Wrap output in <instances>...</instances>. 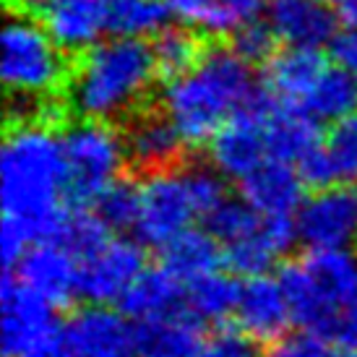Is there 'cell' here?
Returning <instances> with one entry per match:
<instances>
[{"label": "cell", "mask_w": 357, "mask_h": 357, "mask_svg": "<svg viewBox=\"0 0 357 357\" xmlns=\"http://www.w3.org/2000/svg\"><path fill=\"white\" fill-rule=\"evenodd\" d=\"M326 339L337 349H347V352H357V303L349 305L347 310H342L331 328L326 331Z\"/></svg>", "instance_id": "d590c367"}, {"label": "cell", "mask_w": 357, "mask_h": 357, "mask_svg": "<svg viewBox=\"0 0 357 357\" xmlns=\"http://www.w3.org/2000/svg\"><path fill=\"white\" fill-rule=\"evenodd\" d=\"M185 298H188V284L162 264L154 268H144L136 277V282L126 289L118 305L130 321L146 324V321H157V318H167L180 310H188Z\"/></svg>", "instance_id": "d6986e66"}, {"label": "cell", "mask_w": 357, "mask_h": 357, "mask_svg": "<svg viewBox=\"0 0 357 357\" xmlns=\"http://www.w3.org/2000/svg\"><path fill=\"white\" fill-rule=\"evenodd\" d=\"M136 339L141 357H201L206 342L201 334V321L190 310L136 324Z\"/></svg>", "instance_id": "cb8c5ba5"}, {"label": "cell", "mask_w": 357, "mask_h": 357, "mask_svg": "<svg viewBox=\"0 0 357 357\" xmlns=\"http://www.w3.org/2000/svg\"><path fill=\"white\" fill-rule=\"evenodd\" d=\"M300 109L313 115L318 123H337L347 118L357 109V81L334 63L324 70Z\"/></svg>", "instance_id": "83f0119b"}, {"label": "cell", "mask_w": 357, "mask_h": 357, "mask_svg": "<svg viewBox=\"0 0 357 357\" xmlns=\"http://www.w3.org/2000/svg\"><path fill=\"white\" fill-rule=\"evenodd\" d=\"M60 342L68 357H136V324L123 310L86 305L76 310L60 328Z\"/></svg>", "instance_id": "8fae6325"}, {"label": "cell", "mask_w": 357, "mask_h": 357, "mask_svg": "<svg viewBox=\"0 0 357 357\" xmlns=\"http://www.w3.org/2000/svg\"><path fill=\"white\" fill-rule=\"evenodd\" d=\"M324 149L331 159L339 183L357 180V109L347 118L331 123Z\"/></svg>", "instance_id": "1f68e13d"}, {"label": "cell", "mask_w": 357, "mask_h": 357, "mask_svg": "<svg viewBox=\"0 0 357 357\" xmlns=\"http://www.w3.org/2000/svg\"><path fill=\"white\" fill-rule=\"evenodd\" d=\"M68 165V196L91 206L102 190L123 178L128 162L126 136L105 120H81L63 133Z\"/></svg>", "instance_id": "8992f818"}, {"label": "cell", "mask_w": 357, "mask_h": 357, "mask_svg": "<svg viewBox=\"0 0 357 357\" xmlns=\"http://www.w3.org/2000/svg\"><path fill=\"white\" fill-rule=\"evenodd\" d=\"M274 45H277V37L268 29L266 21H253L232 37V47L248 63H266L274 55Z\"/></svg>", "instance_id": "836d02e7"}, {"label": "cell", "mask_w": 357, "mask_h": 357, "mask_svg": "<svg viewBox=\"0 0 357 357\" xmlns=\"http://www.w3.org/2000/svg\"><path fill=\"white\" fill-rule=\"evenodd\" d=\"M264 21L284 47L318 50L334 42L337 19L321 0H268Z\"/></svg>", "instance_id": "e0dca14e"}, {"label": "cell", "mask_w": 357, "mask_h": 357, "mask_svg": "<svg viewBox=\"0 0 357 357\" xmlns=\"http://www.w3.org/2000/svg\"><path fill=\"white\" fill-rule=\"evenodd\" d=\"M58 307L31 292L13 271L0 284V349L3 357H31L58 342Z\"/></svg>", "instance_id": "52a82bcc"}, {"label": "cell", "mask_w": 357, "mask_h": 357, "mask_svg": "<svg viewBox=\"0 0 357 357\" xmlns=\"http://www.w3.org/2000/svg\"><path fill=\"white\" fill-rule=\"evenodd\" d=\"M337 352H331V342L326 337H321L316 331H298V334H284L277 339L266 357H334Z\"/></svg>", "instance_id": "d6a6232c"}, {"label": "cell", "mask_w": 357, "mask_h": 357, "mask_svg": "<svg viewBox=\"0 0 357 357\" xmlns=\"http://www.w3.org/2000/svg\"><path fill=\"white\" fill-rule=\"evenodd\" d=\"M157 76L151 42L112 34L81 52L66 84V102L81 120L115 123L141 107Z\"/></svg>", "instance_id": "3957f363"}, {"label": "cell", "mask_w": 357, "mask_h": 357, "mask_svg": "<svg viewBox=\"0 0 357 357\" xmlns=\"http://www.w3.org/2000/svg\"><path fill=\"white\" fill-rule=\"evenodd\" d=\"M261 94L253 63L235 47H211L183 76L167 81L162 112L175 123L188 146H204Z\"/></svg>", "instance_id": "7a4b0ae2"}, {"label": "cell", "mask_w": 357, "mask_h": 357, "mask_svg": "<svg viewBox=\"0 0 357 357\" xmlns=\"http://www.w3.org/2000/svg\"><path fill=\"white\" fill-rule=\"evenodd\" d=\"M268 0H169V8L188 29L214 40L235 37L253 21H261Z\"/></svg>", "instance_id": "44dd1931"}, {"label": "cell", "mask_w": 357, "mask_h": 357, "mask_svg": "<svg viewBox=\"0 0 357 357\" xmlns=\"http://www.w3.org/2000/svg\"><path fill=\"white\" fill-rule=\"evenodd\" d=\"M334 63L357 81V29H347L334 37Z\"/></svg>", "instance_id": "8d00e7d4"}, {"label": "cell", "mask_w": 357, "mask_h": 357, "mask_svg": "<svg viewBox=\"0 0 357 357\" xmlns=\"http://www.w3.org/2000/svg\"><path fill=\"white\" fill-rule=\"evenodd\" d=\"M321 3H337V0H321Z\"/></svg>", "instance_id": "ab89813d"}, {"label": "cell", "mask_w": 357, "mask_h": 357, "mask_svg": "<svg viewBox=\"0 0 357 357\" xmlns=\"http://www.w3.org/2000/svg\"><path fill=\"white\" fill-rule=\"evenodd\" d=\"M151 52H154L159 76L167 81L183 76L201 58L199 42L190 34V29H172V26H167L154 37Z\"/></svg>", "instance_id": "4dcf8cb0"}, {"label": "cell", "mask_w": 357, "mask_h": 357, "mask_svg": "<svg viewBox=\"0 0 357 357\" xmlns=\"http://www.w3.org/2000/svg\"><path fill=\"white\" fill-rule=\"evenodd\" d=\"M295 225L307 250L357 248V190L342 183L313 190L298 208Z\"/></svg>", "instance_id": "30bf717a"}, {"label": "cell", "mask_w": 357, "mask_h": 357, "mask_svg": "<svg viewBox=\"0 0 357 357\" xmlns=\"http://www.w3.org/2000/svg\"><path fill=\"white\" fill-rule=\"evenodd\" d=\"M126 146H128V162L136 169L154 175L162 169L178 167L183 149L188 146L180 136L175 123L162 115H139L126 130Z\"/></svg>", "instance_id": "ffe728a7"}, {"label": "cell", "mask_w": 357, "mask_h": 357, "mask_svg": "<svg viewBox=\"0 0 357 357\" xmlns=\"http://www.w3.org/2000/svg\"><path fill=\"white\" fill-rule=\"evenodd\" d=\"M225 261V248L208 229L190 227L162 248V264L185 284L217 271Z\"/></svg>", "instance_id": "d4e9b609"}, {"label": "cell", "mask_w": 357, "mask_h": 357, "mask_svg": "<svg viewBox=\"0 0 357 357\" xmlns=\"http://www.w3.org/2000/svg\"><path fill=\"white\" fill-rule=\"evenodd\" d=\"M169 13L165 0H107V29L115 37L149 40L167 29Z\"/></svg>", "instance_id": "4316f807"}, {"label": "cell", "mask_w": 357, "mask_h": 357, "mask_svg": "<svg viewBox=\"0 0 357 357\" xmlns=\"http://www.w3.org/2000/svg\"><path fill=\"white\" fill-rule=\"evenodd\" d=\"M337 19L347 29H357V0H337Z\"/></svg>", "instance_id": "74e56055"}, {"label": "cell", "mask_w": 357, "mask_h": 357, "mask_svg": "<svg viewBox=\"0 0 357 357\" xmlns=\"http://www.w3.org/2000/svg\"><path fill=\"white\" fill-rule=\"evenodd\" d=\"M13 274L58 310L81 298V261L58 240L31 245Z\"/></svg>", "instance_id": "5bb4252c"}, {"label": "cell", "mask_w": 357, "mask_h": 357, "mask_svg": "<svg viewBox=\"0 0 357 357\" xmlns=\"http://www.w3.org/2000/svg\"><path fill=\"white\" fill-rule=\"evenodd\" d=\"M55 240L63 243L68 250H73L81 261V258L91 256L94 250H100L105 243H109L112 229L97 217V211L91 206H79L66 214Z\"/></svg>", "instance_id": "f546056e"}, {"label": "cell", "mask_w": 357, "mask_h": 357, "mask_svg": "<svg viewBox=\"0 0 357 357\" xmlns=\"http://www.w3.org/2000/svg\"><path fill=\"white\" fill-rule=\"evenodd\" d=\"M240 331H245L250 339H256L258 344H274L277 339L287 334L289 324H295L292 307H289L287 292L282 287L279 277L258 274L248 277L243 282L235 310Z\"/></svg>", "instance_id": "2e32d148"}, {"label": "cell", "mask_w": 357, "mask_h": 357, "mask_svg": "<svg viewBox=\"0 0 357 357\" xmlns=\"http://www.w3.org/2000/svg\"><path fill=\"white\" fill-rule=\"evenodd\" d=\"M68 165L63 133L50 120L13 123L0 146L3 217L19 222L34 243L58 238L68 214Z\"/></svg>", "instance_id": "6da1fadb"}, {"label": "cell", "mask_w": 357, "mask_h": 357, "mask_svg": "<svg viewBox=\"0 0 357 357\" xmlns=\"http://www.w3.org/2000/svg\"><path fill=\"white\" fill-rule=\"evenodd\" d=\"M300 243L295 217H261L240 238L222 245L225 264L232 274L240 277H258L268 274L279 258H284L292 245Z\"/></svg>", "instance_id": "9a60e30c"}, {"label": "cell", "mask_w": 357, "mask_h": 357, "mask_svg": "<svg viewBox=\"0 0 357 357\" xmlns=\"http://www.w3.org/2000/svg\"><path fill=\"white\" fill-rule=\"evenodd\" d=\"M266 144L268 157L298 167L324 141L318 133V120L313 115L274 100L266 109Z\"/></svg>", "instance_id": "603a6c76"}, {"label": "cell", "mask_w": 357, "mask_h": 357, "mask_svg": "<svg viewBox=\"0 0 357 357\" xmlns=\"http://www.w3.org/2000/svg\"><path fill=\"white\" fill-rule=\"evenodd\" d=\"M201 357H264L258 349V342L250 339L245 331H229L219 328L211 337H206Z\"/></svg>", "instance_id": "e575fe53"}, {"label": "cell", "mask_w": 357, "mask_h": 357, "mask_svg": "<svg viewBox=\"0 0 357 357\" xmlns=\"http://www.w3.org/2000/svg\"><path fill=\"white\" fill-rule=\"evenodd\" d=\"M0 79L13 100L47 105L68 84L66 50L21 10L0 31Z\"/></svg>", "instance_id": "5b68a950"}, {"label": "cell", "mask_w": 357, "mask_h": 357, "mask_svg": "<svg viewBox=\"0 0 357 357\" xmlns=\"http://www.w3.org/2000/svg\"><path fill=\"white\" fill-rule=\"evenodd\" d=\"M295 324L326 337L334 318L357 303V250H305L279 271Z\"/></svg>", "instance_id": "277c9868"}, {"label": "cell", "mask_w": 357, "mask_h": 357, "mask_svg": "<svg viewBox=\"0 0 357 357\" xmlns=\"http://www.w3.org/2000/svg\"><path fill=\"white\" fill-rule=\"evenodd\" d=\"M91 208L112 232L136 229L141 214V185L128 178H118L94 199Z\"/></svg>", "instance_id": "f1b7e54d"}, {"label": "cell", "mask_w": 357, "mask_h": 357, "mask_svg": "<svg viewBox=\"0 0 357 357\" xmlns=\"http://www.w3.org/2000/svg\"><path fill=\"white\" fill-rule=\"evenodd\" d=\"M240 289H243V282L217 268L206 277L190 282L185 307L199 318L201 324H222L229 316L235 318Z\"/></svg>", "instance_id": "484cf974"}, {"label": "cell", "mask_w": 357, "mask_h": 357, "mask_svg": "<svg viewBox=\"0 0 357 357\" xmlns=\"http://www.w3.org/2000/svg\"><path fill=\"white\" fill-rule=\"evenodd\" d=\"M66 52H86L107 29V0H19Z\"/></svg>", "instance_id": "7c38bea8"}, {"label": "cell", "mask_w": 357, "mask_h": 357, "mask_svg": "<svg viewBox=\"0 0 357 357\" xmlns=\"http://www.w3.org/2000/svg\"><path fill=\"white\" fill-rule=\"evenodd\" d=\"M334 357H357V352H347V349H339Z\"/></svg>", "instance_id": "f35d334b"}, {"label": "cell", "mask_w": 357, "mask_h": 357, "mask_svg": "<svg viewBox=\"0 0 357 357\" xmlns=\"http://www.w3.org/2000/svg\"><path fill=\"white\" fill-rule=\"evenodd\" d=\"M274 97L264 91L250 107L238 112L227 126L217 130V136L208 141V162L222 178L245 180L258 169L268 157L266 144V109Z\"/></svg>", "instance_id": "9c48e42d"}, {"label": "cell", "mask_w": 357, "mask_h": 357, "mask_svg": "<svg viewBox=\"0 0 357 357\" xmlns=\"http://www.w3.org/2000/svg\"><path fill=\"white\" fill-rule=\"evenodd\" d=\"M305 180L295 165L266 159L240 180V199L264 217H295L305 201Z\"/></svg>", "instance_id": "ac0fdd59"}, {"label": "cell", "mask_w": 357, "mask_h": 357, "mask_svg": "<svg viewBox=\"0 0 357 357\" xmlns=\"http://www.w3.org/2000/svg\"><path fill=\"white\" fill-rule=\"evenodd\" d=\"M326 68L328 63L318 50L284 47L266 60L264 84L277 102L289 105V107H303V102L307 100V94L313 91Z\"/></svg>", "instance_id": "7402d4cb"}, {"label": "cell", "mask_w": 357, "mask_h": 357, "mask_svg": "<svg viewBox=\"0 0 357 357\" xmlns=\"http://www.w3.org/2000/svg\"><path fill=\"white\" fill-rule=\"evenodd\" d=\"M196 219H201V214L190 193L185 167L146 175L141 183V214L136 222V235L144 245L165 248L180 232L193 227Z\"/></svg>", "instance_id": "ba28073f"}, {"label": "cell", "mask_w": 357, "mask_h": 357, "mask_svg": "<svg viewBox=\"0 0 357 357\" xmlns=\"http://www.w3.org/2000/svg\"><path fill=\"white\" fill-rule=\"evenodd\" d=\"M144 268L146 250L141 240L112 238L91 256L81 258V298L91 305L120 303Z\"/></svg>", "instance_id": "4fadbf2b"}]
</instances>
